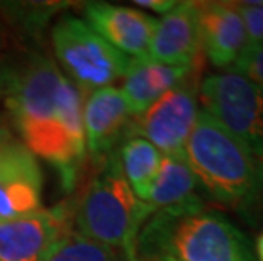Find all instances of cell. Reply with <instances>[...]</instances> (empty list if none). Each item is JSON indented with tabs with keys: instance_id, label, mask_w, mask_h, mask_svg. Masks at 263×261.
Returning <instances> with one entry per match:
<instances>
[{
	"instance_id": "3",
	"label": "cell",
	"mask_w": 263,
	"mask_h": 261,
	"mask_svg": "<svg viewBox=\"0 0 263 261\" xmlns=\"http://www.w3.org/2000/svg\"><path fill=\"white\" fill-rule=\"evenodd\" d=\"M183 156L197 183L216 202L239 209L261 197L263 165L202 109H199Z\"/></svg>"
},
{
	"instance_id": "16",
	"label": "cell",
	"mask_w": 263,
	"mask_h": 261,
	"mask_svg": "<svg viewBox=\"0 0 263 261\" xmlns=\"http://www.w3.org/2000/svg\"><path fill=\"white\" fill-rule=\"evenodd\" d=\"M117 158L134 195L144 202L151 183L158 173L161 153L149 141L139 136H131L117 148Z\"/></svg>"
},
{
	"instance_id": "17",
	"label": "cell",
	"mask_w": 263,
	"mask_h": 261,
	"mask_svg": "<svg viewBox=\"0 0 263 261\" xmlns=\"http://www.w3.org/2000/svg\"><path fill=\"white\" fill-rule=\"evenodd\" d=\"M43 261H129V258L119 249L88 239L71 227L53 244Z\"/></svg>"
},
{
	"instance_id": "19",
	"label": "cell",
	"mask_w": 263,
	"mask_h": 261,
	"mask_svg": "<svg viewBox=\"0 0 263 261\" xmlns=\"http://www.w3.org/2000/svg\"><path fill=\"white\" fill-rule=\"evenodd\" d=\"M234 71L241 73L263 90V46L248 44L241 56L234 63Z\"/></svg>"
},
{
	"instance_id": "7",
	"label": "cell",
	"mask_w": 263,
	"mask_h": 261,
	"mask_svg": "<svg viewBox=\"0 0 263 261\" xmlns=\"http://www.w3.org/2000/svg\"><path fill=\"white\" fill-rule=\"evenodd\" d=\"M200 71L194 70L180 85L136 115L133 119L131 136L149 141L165 154L183 156L185 143L199 114Z\"/></svg>"
},
{
	"instance_id": "18",
	"label": "cell",
	"mask_w": 263,
	"mask_h": 261,
	"mask_svg": "<svg viewBox=\"0 0 263 261\" xmlns=\"http://www.w3.org/2000/svg\"><path fill=\"white\" fill-rule=\"evenodd\" d=\"M241 14L248 44L251 46H263V0L256 2H234Z\"/></svg>"
},
{
	"instance_id": "4",
	"label": "cell",
	"mask_w": 263,
	"mask_h": 261,
	"mask_svg": "<svg viewBox=\"0 0 263 261\" xmlns=\"http://www.w3.org/2000/svg\"><path fill=\"white\" fill-rule=\"evenodd\" d=\"M153 209L134 195L124 178L117 151L97 165L73 207V227L88 239L119 249L136 261V241Z\"/></svg>"
},
{
	"instance_id": "20",
	"label": "cell",
	"mask_w": 263,
	"mask_h": 261,
	"mask_svg": "<svg viewBox=\"0 0 263 261\" xmlns=\"http://www.w3.org/2000/svg\"><path fill=\"white\" fill-rule=\"evenodd\" d=\"M134 5L148 9V10H155V12H160V14H166L175 7L177 2L175 0H136Z\"/></svg>"
},
{
	"instance_id": "5",
	"label": "cell",
	"mask_w": 263,
	"mask_h": 261,
	"mask_svg": "<svg viewBox=\"0 0 263 261\" xmlns=\"http://www.w3.org/2000/svg\"><path fill=\"white\" fill-rule=\"evenodd\" d=\"M53 48L77 88L95 92L124 78L129 58L99 36L85 21L66 15L53 27Z\"/></svg>"
},
{
	"instance_id": "23",
	"label": "cell",
	"mask_w": 263,
	"mask_h": 261,
	"mask_svg": "<svg viewBox=\"0 0 263 261\" xmlns=\"http://www.w3.org/2000/svg\"><path fill=\"white\" fill-rule=\"evenodd\" d=\"M0 129H2V127H0Z\"/></svg>"
},
{
	"instance_id": "10",
	"label": "cell",
	"mask_w": 263,
	"mask_h": 261,
	"mask_svg": "<svg viewBox=\"0 0 263 261\" xmlns=\"http://www.w3.org/2000/svg\"><path fill=\"white\" fill-rule=\"evenodd\" d=\"M134 115L116 87L90 92L83 105V131L92 163L100 165L131 137Z\"/></svg>"
},
{
	"instance_id": "15",
	"label": "cell",
	"mask_w": 263,
	"mask_h": 261,
	"mask_svg": "<svg viewBox=\"0 0 263 261\" xmlns=\"http://www.w3.org/2000/svg\"><path fill=\"white\" fill-rule=\"evenodd\" d=\"M197 180L189 168L185 156L165 154L153 183L149 187L146 202L153 212L173 209L202 207L204 202L195 195Z\"/></svg>"
},
{
	"instance_id": "8",
	"label": "cell",
	"mask_w": 263,
	"mask_h": 261,
	"mask_svg": "<svg viewBox=\"0 0 263 261\" xmlns=\"http://www.w3.org/2000/svg\"><path fill=\"white\" fill-rule=\"evenodd\" d=\"M43 171L37 158L7 129H0V220L41 210Z\"/></svg>"
},
{
	"instance_id": "1",
	"label": "cell",
	"mask_w": 263,
	"mask_h": 261,
	"mask_svg": "<svg viewBox=\"0 0 263 261\" xmlns=\"http://www.w3.org/2000/svg\"><path fill=\"white\" fill-rule=\"evenodd\" d=\"M2 102L19 141L73 190L87 161L80 90L54 61L39 54L7 71Z\"/></svg>"
},
{
	"instance_id": "6",
	"label": "cell",
	"mask_w": 263,
	"mask_h": 261,
	"mask_svg": "<svg viewBox=\"0 0 263 261\" xmlns=\"http://www.w3.org/2000/svg\"><path fill=\"white\" fill-rule=\"evenodd\" d=\"M199 98L212 119L228 129L263 165V90L236 71L209 75Z\"/></svg>"
},
{
	"instance_id": "2",
	"label": "cell",
	"mask_w": 263,
	"mask_h": 261,
	"mask_svg": "<svg viewBox=\"0 0 263 261\" xmlns=\"http://www.w3.org/2000/svg\"><path fill=\"white\" fill-rule=\"evenodd\" d=\"M136 261H258L228 217L202 207L158 210L136 241Z\"/></svg>"
},
{
	"instance_id": "13",
	"label": "cell",
	"mask_w": 263,
	"mask_h": 261,
	"mask_svg": "<svg viewBox=\"0 0 263 261\" xmlns=\"http://www.w3.org/2000/svg\"><path fill=\"white\" fill-rule=\"evenodd\" d=\"M87 24L122 54L148 56L156 19L139 9L107 2H90L85 7Z\"/></svg>"
},
{
	"instance_id": "21",
	"label": "cell",
	"mask_w": 263,
	"mask_h": 261,
	"mask_svg": "<svg viewBox=\"0 0 263 261\" xmlns=\"http://www.w3.org/2000/svg\"><path fill=\"white\" fill-rule=\"evenodd\" d=\"M255 251H256V254H255L256 259L263 261V231L260 232V236L256 237V249Z\"/></svg>"
},
{
	"instance_id": "9",
	"label": "cell",
	"mask_w": 263,
	"mask_h": 261,
	"mask_svg": "<svg viewBox=\"0 0 263 261\" xmlns=\"http://www.w3.org/2000/svg\"><path fill=\"white\" fill-rule=\"evenodd\" d=\"M73 227V205L0 220V261H43L66 231Z\"/></svg>"
},
{
	"instance_id": "22",
	"label": "cell",
	"mask_w": 263,
	"mask_h": 261,
	"mask_svg": "<svg viewBox=\"0 0 263 261\" xmlns=\"http://www.w3.org/2000/svg\"><path fill=\"white\" fill-rule=\"evenodd\" d=\"M5 82H7V71L0 68V101L4 98V92H5Z\"/></svg>"
},
{
	"instance_id": "12",
	"label": "cell",
	"mask_w": 263,
	"mask_h": 261,
	"mask_svg": "<svg viewBox=\"0 0 263 261\" xmlns=\"http://www.w3.org/2000/svg\"><path fill=\"white\" fill-rule=\"evenodd\" d=\"M202 54L195 2H177L156 21L148 56L170 66H195L202 65Z\"/></svg>"
},
{
	"instance_id": "11",
	"label": "cell",
	"mask_w": 263,
	"mask_h": 261,
	"mask_svg": "<svg viewBox=\"0 0 263 261\" xmlns=\"http://www.w3.org/2000/svg\"><path fill=\"white\" fill-rule=\"evenodd\" d=\"M204 56L216 68L234 66L248 46V34L234 2H195Z\"/></svg>"
},
{
	"instance_id": "14",
	"label": "cell",
	"mask_w": 263,
	"mask_h": 261,
	"mask_svg": "<svg viewBox=\"0 0 263 261\" xmlns=\"http://www.w3.org/2000/svg\"><path fill=\"white\" fill-rule=\"evenodd\" d=\"M194 70H202V65L170 66L149 56L129 59L121 92L134 117L143 114L166 92L180 85Z\"/></svg>"
}]
</instances>
